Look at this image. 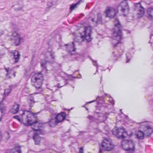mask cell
Returning a JSON list of instances; mask_svg holds the SVG:
<instances>
[{
  "label": "cell",
  "instance_id": "cell-1",
  "mask_svg": "<svg viewBox=\"0 0 153 153\" xmlns=\"http://www.w3.org/2000/svg\"><path fill=\"white\" fill-rule=\"evenodd\" d=\"M85 28L84 26L81 24H79L75 27V30L74 34L75 40L77 42H82L85 39Z\"/></svg>",
  "mask_w": 153,
  "mask_h": 153
},
{
  "label": "cell",
  "instance_id": "cell-2",
  "mask_svg": "<svg viewBox=\"0 0 153 153\" xmlns=\"http://www.w3.org/2000/svg\"><path fill=\"white\" fill-rule=\"evenodd\" d=\"M122 32L120 25L117 21L114 27L113 30L112 40L114 44L119 43L121 39Z\"/></svg>",
  "mask_w": 153,
  "mask_h": 153
},
{
  "label": "cell",
  "instance_id": "cell-3",
  "mask_svg": "<svg viewBox=\"0 0 153 153\" xmlns=\"http://www.w3.org/2000/svg\"><path fill=\"white\" fill-rule=\"evenodd\" d=\"M22 119L24 124L26 125H32L36 122V117L32 112L25 111L22 115Z\"/></svg>",
  "mask_w": 153,
  "mask_h": 153
},
{
  "label": "cell",
  "instance_id": "cell-4",
  "mask_svg": "<svg viewBox=\"0 0 153 153\" xmlns=\"http://www.w3.org/2000/svg\"><path fill=\"white\" fill-rule=\"evenodd\" d=\"M44 76L41 72H36L33 75L31 78L32 85L36 89H40L43 83Z\"/></svg>",
  "mask_w": 153,
  "mask_h": 153
},
{
  "label": "cell",
  "instance_id": "cell-5",
  "mask_svg": "<svg viewBox=\"0 0 153 153\" xmlns=\"http://www.w3.org/2000/svg\"><path fill=\"white\" fill-rule=\"evenodd\" d=\"M130 11V7L127 1H122L118 8V13L119 16H127Z\"/></svg>",
  "mask_w": 153,
  "mask_h": 153
},
{
  "label": "cell",
  "instance_id": "cell-6",
  "mask_svg": "<svg viewBox=\"0 0 153 153\" xmlns=\"http://www.w3.org/2000/svg\"><path fill=\"white\" fill-rule=\"evenodd\" d=\"M113 134L119 139H124L127 137V131L123 127H117L112 130Z\"/></svg>",
  "mask_w": 153,
  "mask_h": 153
},
{
  "label": "cell",
  "instance_id": "cell-7",
  "mask_svg": "<svg viewBox=\"0 0 153 153\" xmlns=\"http://www.w3.org/2000/svg\"><path fill=\"white\" fill-rule=\"evenodd\" d=\"M140 130L143 132L145 135L146 136H149L153 132V129L150 125L147 123H142L140 126Z\"/></svg>",
  "mask_w": 153,
  "mask_h": 153
},
{
  "label": "cell",
  "instance_id": "cell-8",
  "mask_svg": "<svg viewBox=\"0 0 153 153\" xmlns=\"http://www.w3.org/2000/svg\"><path fill=\"white\" fill-rule=\"evenodd\" d=\"M103 149L105 150H111L115 147L114 144L110 139L105 138L103 140L101 144Z\"/></svg>",
  "mask_w": 153,
  "mask_h": 153
},
{
  "label": "cell",
  "instance_id": "cell-9",
  "mask_svg": "<svg viewBox=\"0 0 153 153\" xmlns=\"http://www.w3.org/2000/svg\"><path fill=\"white\" fill-rule=\"evenodd\" d=\"M122 147L126 151H133L135 149V146L132 141L129 140H124L122 142Z\"/></svg>",
  "mask_w": 153,
  "mask_h": 153
},
{
  "label": "cell",
  "instance_id": "cell-10",
  "mask_svg": "<svg viewBox=\"0 0 153 153\" xmlns=\"http://www.w3.org/2000/svg\"><path fill=\"white\" fill-rule=\"evenodd\" d=\"M116 10L114 8L108 7L105 10L104 14L106 17L109 18H113L116 15Z\"/></svg>",
  "mask_w": 153,
  "mask_h": 153
},
{
  "label": "cell",
  "instance_id": "cell-11",
  "mask_svg": "<svg viewBox=\"0 0 153 153\" xmlns=\"http://www.w3.org/2000/svg\"><path fill=\"white\" fill-rule=\"evenodd\" d=\"M135 11L137 17L140 18L144 16L145 10L140 3H137L135 6Z\"/></svg>",
  "mask_w": 153,
  "mask_h": 153
},
{
  "label": "cell",
  "instance_id": "cell-12",
  "mask_svg": "<svg viewBox=\"0 0 153 153\" xmlns=\"http://www.w3.org/2000/svg\"><path fill=\"white\" fill-rule=\"evenodd\" d=\"M66 50L67 52L70 55H74L76 51L74 43L72 42L67 44L66 45Z\"/></svg>",
  "mask_w": 153,
  "mask_h": 153
},
{
  "label": "cell",
  "instance_id": "cell-13",
  "mask_svg": "<svg viewBox=\"0 0 153 153\" xmlns=\"http://www.w3.org/2000/svg\"><path fill=\"white\" fill-rule=\"evenodd\" d=\"M92 29L90 26H87L85 28V39L87 42H90L92 40Z\"/></svg>",
  "mask_w": 153,
  "mask_h": 153
},
{
  "label": "cell",
  "instance_id": "cell-14",
  "mask_svg": "<svg viewBox=\"0 0 153 153\" xmlns=\"http://www.w3.org/2000/svg\"><path fill=\"white\" fill-rule=\"evenodd\" d=\"M10 57L14 63L18 62L20 58V54L17 51H13L10 53Z\"/></svg>",
  "mask_w": 153,
  "mask_h": 153
},
{
  "label": "cell",
  "instance_id": "cell-15",
  "mask_svg": "<svg viewBox=\"0 0 153 153\" xmlns=\"http://www.w3.org/2000/svg\"><path fill=\"white\" fill-rule=\"evenodd\" d=\"M12 39L14 44L16 45H19L21 42V37L19 34L16 32L12 34Z\"/></svg>",
  "mask_w": 153,
  "mask_h": 153
},
{
  "label": "cell",
  "instance_id": "cell-16",
  "mask_svg": "<svg viewBox=\"0 0 153 153\" xmlns=\"http://www.w3.org/2000/svg\"><path fill=\"white\" fill-rule=\"evenodd\" d=\"M33 139L35 145H39L41 140V138L38 133H34L33 135Z\"/></svg>",
  "mask_w": 153,
  "mask_h": 153
},
{
  "label": "cell",
  "instance_id": "cell-17",
  "mask_svg": "<svg viewBox=\"0 0 153 153\" xmlns=\"http://www.w3.org/2000/svg\"><path fill=\"white\" fill-rule=\"evenodd\" d=\"M19 106L18 104L16 103L12 106L11 109H10V112L11 113L14 114H16L19 111Z\"/></svg>",
  "mask_w": 153,
  "mask_h": 153
},
{
  "label": "cell",
  "instance_id": "cell-18",
  "mask_svg": "<svg viewBox=\"0 0 153 153\" xmlns=\"http://www.w3.org/2000/svg\"><path fill=\"white\" fill-rule=\"evenodd\" d=\"M66 116V115L65 113H60L56 116V118L58 122H61L65 119Z\"/></svg>",
  "mask_w": 153,
  "mask_h": 153
},
{
  "label": "cell",
  "instance_id": "cell-19",
  "mask_svg": "<svg viewBox=\"0 0 153 153\" xmlns=\"http://www.w3.org/2000/svg\"><path fill=\"white\" fill-rule=\"evenodd\" d=\"M11 153H21V147L18 144L15 145L13 148L10 149Z\"/></svg>",
  "mask_w": 153,
  "mask_h": 153
},
{
  "label": "cell",
  "instance_id": "cell-20",
  "mask_svg": "<svg viewBox=\"0 0 153 153\" xmlns=\"http://www.w3.org/2000/svg\"><path fill=\"white\" fill-rule=\"evenodd\" d=\"M43 124L35 122L32 125V128L35 130H39L42 129Z\"/></svg>",
  "mask_w": 153,
  "mask_h": 153
},
{
  "label": "cell",
  "instance_id": "cell-21",
  "mask_svg": "<svg viewBox=\"0 0 153 153\" xmlns=\"http://www.w3.org/2000/svg\"><path fill=\"white\" fill-rule=\"evenodd\" d=\"M58 123H59V122L58 121L56 117L52 118V119L50 120V122H49V124H50V126L52 127H55Z\"/></svg>",
  "mask_w": 153,
  "mask_h": 153
},
{
  "label": "cell",
  "instance_id": "cell-22",
  "mask_svg": "<svg viewBox=\"0 0 153 153\" xmlns=\"http://www.w3.org/2000/svg\"><path fill=\"white\" fill-rule=\"evenodd\" d=\"M147 15L149 19L153 21V8H149L147 10Z\"/></svg>",
  "mask_w": 153,
  "mask_h": 153
},
{
  "label": "cell",
  "instance_id": "cell-23",
  "mask_svg": "<svg viewBox=\"0 0 153 153\" xmlns=\"http://www.w3.org/2000/svg\"><path fill=\"white\" fill-rule=\"evenodd\" d=\"M58 0H47V6L48 7H51L55 5Z\"/></svg>",
  "mask_w": 153,
  "mask_h": 153
},
{
  "label": "cell",
  "instance_id": "cell-24",
  "mask_svg": "<svg viewBox=\"0 0 153 153\" xmlns=\"http://www.w3.org/2000/svg\"><path fill=\"white\" fill-rule=\"evenodd\" d=\"M136 134L137 137L140 139H143L144 138V135H145V134L143 133V132L141 131V130L137 132H136Z\"/></svg>",
  "mask_w": 153,
  "mask_h": 153
},
{
  "label": "cell",
  "instance_id": "cell-25",
  "mask_svg": "<svg viewBox=\"0 0 153 153\" xmlns=\"http://www.w3.org/2000/svg\"><path fill=\"white\" fill-rule=\"evenodd\" d=\"M7 92H9V93H10V91L8 92V89H7ZM7 93V91H5V94H6V93ZM8 93H7V95H8Z\"/></svg>",
  "mask_w": 153,
  "mask_h": 153
}]
</instances>
